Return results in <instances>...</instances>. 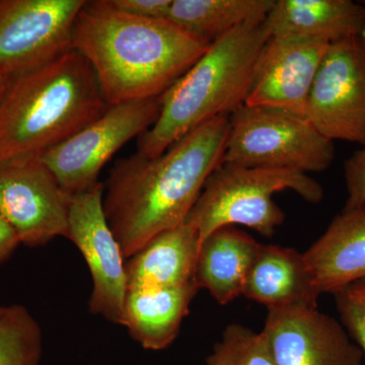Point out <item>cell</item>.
Returning <instances> with one entry per match:
<instances>
[{
	"label": "cell",
	"mask_w": 365,
	"mask_h": 365,
	"mask_svg": "<svg viewBox=\"0 0 365 365\" xmlns=\"http://www.w3.org/2000/svg\"><path fill=\"white\" fill-rule=\"evenodd\" d=\"M21 244L14 227L0 215V266L6 263Z\"/></svg>",
	"instance_id": "484cf974"
},
{
	"label": "cell",
	"mask_w": 365,
	"mask_h": 365,
	"mask_svg": "<svg viewBox=\"0 0 365 365\" xmlns=\"http://www.w3.org/2000/svg\"><path fill=\"white\" fill-rule=\"evenodd\" d=\"M103 199L104 185L100 182L71 195L66 237L78 247L90 269L93 284L88 302L91 313L122 325L127 295L126 264L106 218Z\"/></svg>",
	"instance_id": "30bf717a"
},
{
	"label": "cell",
	"mask_w": 365,
	"mask_h": 365,
	"mask_svg": "<svg viewBox=\"0 0 365 365\" xmlns=\"http://www.w3.org/2000/svg\"><path fill=\"white\" fill-rule=\"evenodd\" d=\"M306 118L329 140L365 144V34L329 45Z\"/></svg>",
	"instance_id": "9c48e42d"
},
{
	"label": "cell",
	"mask_w": 365,
	"mask_h": 365,
	"mask_svg": "<svg viewBox=\"0 0 365 365\" xmlns=\"http://www.w3.org/2000/svg\"><path fill=\"white\" fill-rule=\"evenodd\" d=\"M364 6H365V2H364Z\"/></svg>",
	"instance_id": "83f0119b"
},
{
	"label": "cell",
	"mask_w": 365,
	"mask_h": 365,
	"mask_svg": "<svg viewBox=\"0 0 365 365\" xmlns=\"http://www.w3.org/2000/svg\"><path fill=\"white\" fill-rule=\"evenodd\" d=\"M85 0H0V76L16 78L72 50Z\"/></svg>",
	"instance_id": "ba28073f"
},
{
	"label": "cell",
	"mask_w": 365,
	"mask_h": 365,
	"mask_svg": "<svg viewBox=\"0 0 365 365\" xmlns=\"http://www.w3.org/2000/svg\"><path fill=\"white\" fill-rule=\"evenodd\" d=\"M344 163L348 198L344 207H365V144Z\"/></svg>",
	"instance_id": "cb8c5ba5"
},
{
	"label": "cell",
	"mask_w": 365,
	"mask_h": 365,
	"mask_svg": "<svg viewBox=\"0 0 365 365\" xmlns=\"http://www.w3.org/2000/svg\"><path fill=\"white\" fill-rule=\"evenodd\" d=\"M270 36L263 24L245 25L215 41L160 97L155 123L139 137L136 153L160 157L197 127L230 117L246 104L255 66Z\"/></svg>",
	"instance_id": "277c9868"
},
{
	"label": "cell",
	"mask_w": 365,
	"mask_h": 365,
	"mask_svg": "<svg viewBox=\"0 0 365 365\" xmlns=\"http://www.w3.org/2000/svg\"><path fill=\"white\" fill-rule=\"evenodd\" d=\"M204 365H277L264 334L232 324L216 343Z\"/></svg>",
	"instance_id": "7402d4cb"
},
{
	"label": "cell",
	"mask_w": 365,
	"mask_h": 365,
	"mask_svg": "<svg viewBox=\"0 0 365 365\" xmlns=\"http://www.w3.org/2000/svg\"><path fill=\"white\" fill-rule=\"evenodd\" d=\"M14 78H6V76H0V106H1L2 101L6 97L7 91L9 86L13 83Z\"/></svg>",
	"instance_id": "4316f807"
},
{
	"label": "cell",
	"mask_w": 365,
	"mask_h": 365,
	"mask_svg": "<svg viewBox=\"0 0 365 365\" xmlns=\"http://www.w3.org/2000/svg\"><path fill=\"white\" fill-rule=\"evenodd\" d=\"M120 13L143 19L168 20L173 0H104Z\"/></svg>",
	"instance_id": "d4e9b609"
},
{
	"label": "cell",
	"mask_w": 365,
	"mask_h": 365,
	"mask_svg": "<svg viewBox=\"0 0 365 365\" xmlns=\"http://www.w3.org/2000/svg\"><path fill=\"white\" fill-rule=\"evenodd\" d=\"M329 43L269 38L255 66L247 106L306 117L307 101Z\"/></svg>",
	"instance_id": "4fadbf2b"
},
{
	"label": "cell",
	"mask_w": 365,
	"mask_h": 365,
	"mask_svg": "<svg viewBox=\"0 0 365 365\" xmlns=\"http://www.w3.org/2000/svg\"><path fill=\"white\" fill-rule=\"evenodd\" d=\"M319 294L365 278V207H344L304 253Z\"/></svg>",
	"instance_id": "5bb4252c"
},
{
	"label": "cell",
	"mask_w": 365,
	"mask_h": 365,
	"mask_svg": "<svg viewBox=\"0 0 365 365\" xmlns=\"http://www.w3.org/2000/svg\"><path fill=\"white\" fill-rule=\"evenodd\" d=\"M210 45L169 20L122 14L104 0L86 1L72 32V49L90 63L109 107L162 97Z\"/></svg>",
	"instance_id": "7a4b0ae2"
},
{
	"label": "cell",
	"mask_w": 365,
	"mask_h": 365,
	"mask_svg": "<svg viewBox=\"0 0 365 365\" xmlns=\"http://www.w3.org/2000/svg\"><path fill=\"white\" fill-rule=\"evenodd\" d=\"M200 246L198 230L187 222L155 235L127 262V292L193 282Z\"/></svg>",
	"instance_id": "2e32d148"
},
{
	"label": "cell",
	"mask_w": 365,
	"mask_h": 365,
	"mask_svg": "<svg viewBox=\"0 0 365 365\" xmlns=\"http://www.w3.org/2000/svg\"><path fill=\"white\" fill-rule=\"evenodd\" d=\"M341 323L364 352L365 364V278L333 294Z\"/></svg>",
	"instance_id": "603a6c76"
},
{
	"label": "cell",
	"mask_w": 365,
	"mask_h": 365,
	"mask_svg": "<svg viewBox=\"0 0 365 365\" xmlns=\"http://www.w3.org/2000/svg\"><path fill=\"white\" fill-rule=\"evenodd\" d=\"M228 118L197 127L160 157L136 153L115 163L103 205L125 259L155 235L186 222L208 178L222 165Z\"/></svg>",
	"instance_id": "6da1fadb"
},
{
	"label": "cell",
	"mask_w": 365,
	"mask_h": 365,
	"mask_svg": "<svg viewBox=\"0 0 365 365\" xmlns=\"http://www.w3.org/2000/svg\"><path fill=\"white\" fill-rule=\"evenodd\" d=\"M108 108L90 63L76 50L21 74L0 106V163L42 155Z\"/></svg>",
	"instance_id": "3957f363"
},
{
	"label": "cell",
	"mask_w": 365,
	"mask_h": 365,
	"mask_svg": "<svg viewBox=\"0 0 365 365\" xmlns=\"http://www.w3.org/2000/svg\"><path fill=\"white\" fill-rule=\"evenodd\" d=\"M198 290L194 281L182 287L128 290L122 326L144 349H165L176 339Z\"/></svg>",
	"instance_id": "d6986e66"
},
{
	"label": "cell",
	"mask_w": 365,
	"mask_h": 365,
	"mask_svg": "<svg viewBox=\"0 0 365 365\" xmlns=\"http://www.w3.org/2000/svg\"><path fill=\"white\" fill-rule=\"evenodd\" d=\"M262 244L235 227L218 228L201 242L194 282L222 304L242 295Z\"/></svg>",
	"instance_id": "ac0fdd59"
},
{
	"label": "cell",
	"mask_w": 365,
	"mask_h": 365,
	"mask_svg": "<svg viewBox=\"0 0 365 365\" xmlns=\"http://www.w3.org/2000/svg\"><path fill=\"white\" fill-rule=\"evenodd\" d=\"M42 331L24 306H0V365H40Z\"/></svg>",
	"instance_id": "44dd1931"
},
{
	"label": "cell",
	"mask_w": 365,
	"mask_h": 365,
	"mask_svg": "<svg viewBox=\"0 0 365 365\" xmlns=\"http://www.w3.org/2000/svg\"><path fill=\"white\" fill-rule=\"evenodd\" d=\"M263 25L270 37L332 44L365 34V6L352 0H275Z\"/></svg>",
	"instance_id": "9a60e30c"
},
{
	"label": "cell",
	"mask_w": 365,
	"mask_h": 365,
	"mask_svg": "<svg viewBox=\"0 0 365 365\" xmlns=\"http://www.w3.org/2000/svg\"><path fill=\"white\" fill-rule=\"evenodd\" d=\"M160 97L108 108L63 143L46 150L41 160L69 195L97 185L106 163L134 137L143 135L157 121Z\"/></svg>",
	"instance_id": "52a82bcc"
},
{
	"label": "cell",
	"mask_w": 365,
	"mask_h": 365,
	"mask_svg": "<svg viewBox=\"0 0 365 365\" xmlns=\"http://www.w3.org/2000/svg\"><path fill=\"white\" fill-rule=\"evenodd\" d=\"M242 295L268 309L295 306L318 307L314 285L304 254L292 248L262 245Z\"/></svg>",
	"instance_id": "e0dca14e"
},
{
	"label": "cell",
	"mask_w": 365,
	"mask_h": 365,
	"mask_svg": "<svg viewBox=\"0 0 365 365\" xmlns=\"http://www.w3.org/2000/svg\"><path fill=\"white\" fill-rule=\"evenodd\" d=\"M222 163L249 168L323 172L335 160L333 141L306 117L244 105L228 118Z\"/></svg>",
	"instance_id": "8992f818"
},
{
	"label": "cell",
	"mask_w": 365,
	"mask_h": 365,
	"mask_svg": "<svg viewBox=\"0 0 365 365\" xmlns=\"http://www.w3.org/2000/svg\"><path fill=\"white\" fill-rule=\"evenodd\" d=\"M262 333L277 365H362L364 352L337 319L316 307L268 309Z\"/></svg>",
	"instance_id": "7c38bea8"
},
{
	"label": "cell",
	"mask_w": 365,
	"mask_h": 365,
	"mask_svg": "<svg viewBox=\"0 0 365 365\" xmlns=\"http://www.w3.org/2000/svg\"><path fill=\"white\" fill-rule=\"evenodd\" d=\"M69 199L40 155L0 163V215L21 244L38 247L66 237Z\"/></svg>",
	"instance_id": "8fae6325"
},
{
	"label": "cell",
	"mask_w": 365,
	"mask_h": 365,
	"mask_svg": "<svg viewBox=\"0 0 365 365\" xmlns=\"http://www.w3.org/2000/svg\"><path fill=\"white\" fill-rule=\"evenodd\" d=\"M275 0H173L168 20L212 44L245 25L263 24Z\"/></svg>",
	"instance_id": "ffe728a7"
},
{
	"label": "cell",
	"mask_w": 365,
	"mask_h": 365,
	"mask_svg": "<svg viewBox=\"0 0 365 365\" xmlns=\"http://www.w3.org/2000/svg\"><path fill=\"white\" fill-rule=\"evenodd\" d=\"M285 190L311 203L324 197L321 185L299 170L222 163L208 178L186 222L198 230L201 242L218 228L235 225L272 237L285 220L273 195Z\"/></svg>",
	"instance_id": "5b68a950"
}]
</instances>
